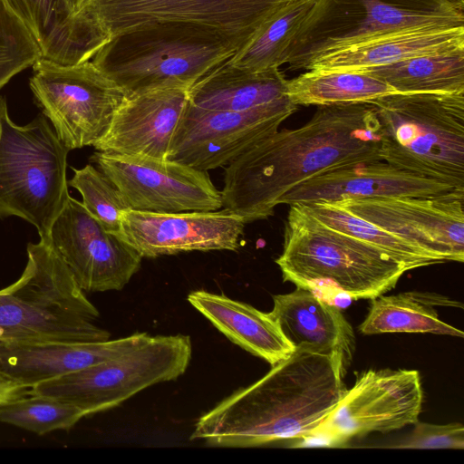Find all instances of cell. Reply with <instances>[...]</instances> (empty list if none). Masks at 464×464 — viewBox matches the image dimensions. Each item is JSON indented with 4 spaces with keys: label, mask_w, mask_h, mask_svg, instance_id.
<instances>
[{
    "label": "cell",
    "mask_w": 464,
    "mask_h": 464,
    "mask_svg": "<svg viewBox=\"0 0 464 464\" xmlns=\"http://www.w3.org/2000/svg\"><path fill=\"white\" fill-rule=\"evenodd\" d=\"M313 0H295L278 11L228 60L236 67L262 71L285 64V53Z\"/></svg>",
    "instance_id": "cell-29"
},
{
    "label": "cell",
    "mask_w": 464,
    "mask_h": 464,
    "mask_svg": "<svg viewBox=\"0 0 464 464\" xmlns=\"http://www.w3.org/2000/svg\"><path fill=\"white\" fill-rule=\"evenodd\" d=\"M414 425V429L408 436L388 447L414 450L464 448V427L461 423L438 425L417 421Z\"/></svg>",
    "instance_id": "cell-34"
},
{
    "label": "cell",
    "mask_w": 464,
    "mask_h": 464,
    "mask_svg": "<svg viewBox=\"0 0 464 464\" xmlns=\"http://www.w3.org/2000/svg\"><path fill=\"white\" fill-rule=\"evenodd\" d=\"M297 110L289 98L243 111H208L188 102L167 160L202 171L226 166Z\"/></svg>",
    "instance_id": "cell-13"
},
{
    "label": "cell",
    "mask_w": 464,
    "mask_h": 464,
    "mask_svg": "<svg viewBox=\"0 0 464 464\" xmlns=\"http://www.w3.org/2000/svg\"><path fill=\"white\" fill-rule=\"evenodd\" d=\"M284 281L315 294L373 299L409 271L383 250L332 228L301 204L290 205L281 255Z\"/></svg>",
    "instance_id": "cell-4"
},
{
    "label": "cell",
    "mask_w": 464,
    "mask_h": 464,
    "mask_svg": "<svg viewBox=\"0 0 464 464\" xmlns=\"http://www.w3.org/2000/svg\"><path fill=\"white\" fill-rule=\"evenodd\" d=\"M188 90L169 88L126 96L98 151L167 160L175 133L188 104Z\"/></svg>",
    "instance_id": "cell-18"
},
{
    "label": "cell",
    "mask_w": 464,
    "mask_h": 464,
    "mask_svg": "<svg viewBox=\"0 0 464 464\" xmlns=\"http://www.w3.org/2000/svg\"><path fill=\"white\" fill-rule=\"evenodd\" d=\"M380 148L372 103L320 105L300 128L277 130L227 164L222 208L245 223L266 219L301 182L333 169L382 160Z\"/></svg>",
    "instance_id": "cell-1"
},
{
    "label": "cell",
    "mask_w": 464,
    "mask_h": 464,
    "mask_svg": "<svg viewBox=\"0 0 464 464\" xmlns=\"http://www.w3.org/2000/svg\"><path fill=\"white\" fill-rule=\"evenodd\" d=\"M29 388L24 387L0 372V404L26 396Z\"/></svg>",
    "instance_id": "cell-35"
},
{
    "label": "cell",
    "mask_w": 464,
    "mask_h": 464,
    "mask_svg": "<svg viewBox=\"0 0 464 464\" xmlns=\"http://www.w3.org/2000/svg\"><path fill=\"white\" fill-rule=\"evenodd\" d=\"M423 401L420 373L415 370H367L356 373L327 418L298 446L342 447L353 438L386 433L414 425Z\"/></svg>",
    "instance_id": "cell-11"
},
{
    "label": "cell",
    "mask_w": 464,
    "mask_h": 464,
    "mask_svg": "<svg viewBox=\"0 0 464 464\" xmlns=\"http://www.w3.org/2000/svg\"><path fill=\"white\" fill-rule=\"evenodd\" d=\"M50 241L83 291L121 290L141 265L134 247L71 196L51 227Z\"/></svg>",
    "instance_id": "cell-16"
},
{
    "label": "cell",
    "mask_w": 464,
    "mask_h": 464,
    "mask_svg": "<svg viewBox=\"0 0 464 464\" xmlns=\"http://www.w3.org/2000/svg\"><path fill=\"white\" fill-rule=\"evenodd\" d=\"M150 335L94 342L0 343V372L19 384L33 386L115 358L146 342Z\"/></svg>",
    "instance_id": "cell-20"
},
{
    "label": "cell",
    "mask_w": 464,
    "mask_h": 464,
    "mask_svg": "<svg viewBox=\"0 0 464 464\" xmlns=\"http://www.w3.org/2000/svg\"><path fill=\"white\" fill-rule=\"evenodd\" d=\"M188 335H157L91 367L40 382L29 394L44 395L79 408L84 417L121 405L142 390L182 375L190 362Z\"/></svg>",
    "instance_id": "cell-9"
},
{
    "label": "cell",
    "mask_w": 464,
    "mask_h": 464,
    "mask_svg": "<svg viewBox=\"0 0 464 464\" xmlns=\"http://www.w3.org/2000/svg\"><path fill=\"white\" fill-rule=\"evenodd\" d=\"M454 189L459 188L378 160L333 169L308 179L282 196L278 205L374 197H429Z\"/></svg>",
    "instance_id": "cell-19"
},
{
    "label": "cell",
    "mask_w": 464,
    "mask_h": 464,
    "mask_svg": "<svg viewBox=\"0 0 464 464\" xmlns=\"http://www.w3.org/2000/svg\"><path fill=\"white\" fill-rule=\"evenodd\" d=\"M334 202L441 263L464 261V189L429 197H374Z\"/></svg>",
    "instance_id": "cell-15"
},
{
    "label": "cell",
    "mask_w": 464,
    "mask_h": 464,
    "mask_svg": "<svg viewBox=\"0 0 464 464\" xmlns=\"http://www.w3.org/2000/svg\"><path fill=\"white\" fill-rule=\"evenodd\" d=\"M288 97L295 105L368 102L397 92L381 79L361 71L309 70L288 80Z\"/></svg>",
    "instance_id": "cell-27"
},
{
    "label": "cell",
    "mask_w": 464,
    "mask_h": 464,
    "mask_svg": "<svg viewBox=\"0 0 464 464\" xmlns=\"http://www.w3.org/2000/svg\"><path fill=\"white\" fill-rule=\"evenodd\" d=\"M42 57L41 48L31 33L0 0V88Z\"/></svg>",
    "instance_id": "cell-33"
},
{
    "label": "cell",
    "mask_w": 464,
    "mask_h": 464,
    "mask_svg": "<svg viewBox=\"0 0 464 464\" xmlns=\"http://www.w3.org/2000/svg\"><path fill=\"white\" fill-rule=\"evenodd\" d=\"M382 160L464 189V92L373 99Z\"/></svg>",
    "instance_id": "cell-6"
},
{
    "label": "cell",
    "mask_w": 464,
    "mask_h": 464,
    "mask_svg": "<svg viewBox=\"0 0 464 464\" xmlns=\"http://www.w3.org/2000/svg\"><path fill=\"white\" fill-rule=\"evenodd\" d=\"M293 1L92 0L74 17L99 23L111 37L150 21L193 22L216 28L243 46L266 21Z\"/></svg>",
    "instance_id": "cell-14"
},
{
    "label": "cell",
    "mask_w": 464,
    "mask_h": 464,
    "mask_svg": "<svg viewBox=\"0 0 464 464\" xmlns=\"http://www.w3.org/2000/svg\"><path fill=\"white\" fill-rule=\"evenodd\" d=\"M92 0H59L62 13L66 20V37L67 28L71 20L79 14L91 2ZM65 37V42H66ZM65 45V43H64ZM64 49V46H63ZM63 54V53H62ZM62 57V55H61ZM61 59V58H60Z\"/></svg>",
    "instance_id": "cell-36"
},
{
    "label": "cell",
    "mask_w": 464,
    "mask_h": 464,
    "mask_svg": "<svg viewBox=\"0 0 464 464\" xmlns=\"http://www.w3.org/2000/svg\"><path fill=\"white\" fill-rule=\"evenodd\" d=\"M242 47L211 26L150 21L114 34L92 58L127 96L154 90H189Z\"/></svg>",
    "instance_id": "cell-3"
},
{
    "label": "cell",
    "mask_w": 464,
    "mask_h": 464,
    "mask_svg": "<svg viewBox=\"0 0 464 464\" xmlns=\"http://www.w3.org/2000/svg\"><path fill=\"white\" fill-rule=\"evenodd\" d=\"M188 301L232 343L272 366L295 351L270 313L203 290L191 292Z\"/></svg>",
    "instance_id": "cell-22"
},
{
    "label": "cell",
    "mask_w": 464,
    "mask_h": 464,
    "mask_svg": "<svg viewBox=\"0 0 464 464\" xmlns=\"http://www.w3.org/2000/svg\"><path fill=\"white\" fill-rule=\"evenodd\" d=\"M84 415L72 404L38 394L0 404V421L37 435L72 429Z\"/></svg>",
    "instance_id": "cell-30"
},
{
    "label": "cell",
    "mask_w": 464,
    "mask_h": 464,
    "mask_svg": "<svg viewBox=\"0 0 464 464\" xmlns=\"http://www.w3.org/2000/svg\"><path fill=\"white\" fill-rule=\"evenodd\" d=\"M464 48V27L407 30L326 54L309 70L350 71Z\"/></svg>",
    "instance_id": "cell-23"
},
{
    "label": "cell",
    "mask_w": 464,
    "mask_h": 464,
    "mask_svg": "<svg viewBox=\"0 0 464 464\" xmlns=\"http://www.w3.org/2000/svg\"><path fill=\"white\" fill-rule=\"evenodd\" d=\"M355 71L377 77L401 93L460 92H464V48Z\"/></svg>",
    "instance_id": "cell-26"
},
{
    "label": "cell",
    "mask_w": 464,
    "mask_h": 464,
    "mask_svg": "<svg viewBox=\"0 0 464 464\" xmlns=\"http://www.w3.org/2000/svg\"><path fill=\"white\" fill-rule=\"evenodd\" d=\"M464 27V0H313L285 53L291 70L382 36Z\"/></svg>",
    "instance_id": "cell-7"
},
{
    "label": "cell",
    "mask_w": 464,
    "mask_h": 464,
    "mask_svg": "<svg viewBox=\"0 0 464 464\" xmlns=\"http://www.w3.org/2000/svg\"><path fill=\"white\" fill-rule=\"evenodd\" d=\"M30 88L69 150L94 146L102 140L127 96L91 60L63 65L40 58L33 65Z\"/></svg>",
    "instance_id": "cell-10"
},
{
    "label": "cell",
    "mask_w": 464,
    "mask_h": 464,
    "mask_svg": "<svg viewBox=\"0 0 464 464\" xmlns=\"http://www.w3.org/2000/svg\"><path fill=\"white\" fill-rule=\"evenodd\" d=\"M339 354L295 350L261 379L198 418L190 436L208 446L254 448L302 440L334 411L346 387Z\"/></svg>",
    "instance_id": "cell-2"
},
{
    "label": "cell",
    "mask_w": 464,
    "mask_h": 464,
    "mask_svg": "<svg viewBox=\"0 0 464 464\" xmlns=\"http://www.w3.org/2000/svg\"><path fill=\"white\" fill-rule=\"evenodd\" d=\"M301 205L326 226L377 246L408 270L441 263L425 250L353 215L334 201Z\"/></svg>",
    "instance_id": "cell-28"
},
{
    "label": "cell",
    "mask_w": 464,
    "mask_h": 464,
    "mask_svg": "<svg viewBox=\"0 0 464 464\" xmlns=\"http://www.w3.org/2000/svg\"><path fill=\"white\" fill-rule=\"evenodd\" d=\"M68 181L82 196V204L104 228L119 235L122 214L130 209L111 181L92 164L72 169Z\"/></svg>",
    "instance_id": "cell-31"
},
{
    "label": "cell",
    "mask_w": 464,
    "mask_h": 464,
    "mask_svg": "<svg viewBox=\"0 0 464 464\" xmlns=\"http://www.w3.org/2000/svg\"><path fill=\"white\" fill-rule=\"evenodd\" d=\"M89 301L50 239L27 245L21 276L0 289V343L108 340Z\"/></svg>",
    "instance_id": "cell-5"
},
{
    "label": "cell",
    "mask_w": 464,
    "mask_h": 464,
    "mask_svg": "<svg viewBox=\"0 0 464 464\" xmlns=\"http://www.w3.org/2000/svg\"><path fill=\"white\" fill-rule=\"evenodd\" d=\"M463 305L435 293L410 291L372 299L369 312L359 325L363 334L421 333L463 337L462 331L439 318L435 306Z\"/></svg>",
    "instance_id": "cell-25"
},
{
    "label": "cell",
    "mask_w": 464,
    "mask_h": 464,
    "mask_svg": "<svg viewBox=\"0 0 464 464\" xmlns=\"http://www.w3.org/2000/svg\"><path fill=\"white\" fill-rule=\"evenodd\" d=\"M91 160L116 187L130 209L175 213L222 208L220 191L208 171L169 160L98 150Z\"/></svg>",
    "instance_id": "cell-12"
},
{
    "label": "cell",
    "mask_w": 464,
    "mask_h": 464,
    "mask_svg": "<svg viewBox=\"0 0 464 464\" xmlns=\"http://www.w3.org/2000/svg\"><path fill=\"white\" fill-rule=\"evenodd\" d=\"M278 67L248 71L225 63L188 90L189 103L208 111H243L288 97Z\"/></svg>",
    "instance_id": "cell-24"
},
{
    "label": "cell",
    "mask_w": 464,
    "mask_h": 464,
    "mask_svg": "<svg viewBox=\"0 0 464 464\" xmlns=\"http://www.w3.org/2000/svg\"><path fill=\"white\" fill-rule=\"evenodd\" d=\"M69 149L46 117L21 126L8 114L0 97V217L16 216L50 239L51 227L68 198Z\"/></svg>",
    "instance_id": "cell-8"
},
{
    "label": "cell",
    "mask_w": 464,
    "mask_h": 464,
    "mask_svg": "<svg viewBox=\"0 0 464 464\" xmlns=\"http://www.w3.org/2000/svg\"><path fill=\"white\" fill-rule=\"evenodd\" d=\"M271 315L295 350L339 354L348 367L355 349L353 330L341 310L311 290L296 287L273 296Z\"/></svg>",
    "instance_id": "cell-21"
},
{
    "label": "cell",
    "mask_w": 464,
    "mask_h": 464,
    "mask_svg": "<svg viewBox=\"0 0 464 464\" xmlns=\"http://www.w3.org/2000/svg\"><path fill=\"white\" fill-rule=\"evenodd\" d=\"M244 219L224 208L214 211L158 213L129 209L119 236L142 257L239 247Z\"/></svg>",
    "instance_id": "cell-17"
},
{
    "label": "cell",
    "mask_w": 464,
    "mask_h": 464,
    "mask_svg": "<svg viewBox=\"0 0 464 464\" xmlns=\"http://www.w3.org/2000/svg\"><path fill=\"white\" fill-rule=\"evenodd\" d=\"M31 33L42 58L59 63L66 37V20L59 0H3Z\"/></svg>",
    "instance_id": "cell-32"
}]
</instances>
